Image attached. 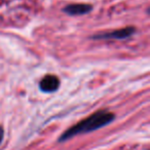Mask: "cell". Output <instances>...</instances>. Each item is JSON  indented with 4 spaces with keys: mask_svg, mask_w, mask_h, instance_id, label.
<instances>
[{
    "mask_svg": "<svg viewBox=\"0 0 150 150\" xmlns=\"http://www.w3.org/2000/svg\"><path fill=\"white\" fill-rule=\"evenodd\" d=\"M114 114L107 110H99L96 113L92 114L91 116L86 117V119L79 121L72 127L68 129L66 132L62 134L59 138V142H64L68 139H71L74 136L80 135V134H86L90 132H94L99 129L105 125H109L114 120Z\"/></svg>",
    "mask_w": 150,
    "mask_h": 150,
    "instance_id": "6da1fadb",
    "label": "cell"
},
{
    "mask_svg": "<svg viewBox=\"0 0 150 150\" xmlns=\"http://www.w3.org/2000/svg\"><path fill=\"white\" fill-rule=\"evenodd\" d=\"M136 29L134 27H127L122 29L114 30L112 32H106V33L97 34V35L92 36V39H125L129 38L135 33Z\"/></svg>",
    "mask_w": 150,
    "mask_h": 150,
    "instance_id": "7a4b0ae2",
    "label": "cell"
},
{
    "mask_svg": "<svg viewBox=\"0 0 150 150\" xmlns=\"http://www.w3.org/2000/svg\"><path fill=\"white\" fill-rule=\"evenodd\" d=\"M60 86V79L56 75H45L39 82V88L44 93H54Z\"/></svg>",
    "mask_w": 150,
    "mask_h": 150,
    "instance_id": "3957f363",
    "label": "cell"
},
{
    "mask_svg": "<svg viewBox=\"0 0 150 150\" xmlns=\"http://www.w3.org/2000/svg\"><path fill=\"white\" fill-rule=\"evenodd\" d=\"M92 9L93 6L91 4H86V3H73V4L66 5L63 8V11L69 16H82L91 13Z\"/></svg>",
    "mask_w": 150,
    "mask_h": 150,
    "instance_id": "277c9868",
    "label": "cell"
},
{
    "mask_svg": "<svg viewBox=\"0 0 150 150\" xmlns=\"http://www.w3.org/2000/svg\"><path fill=\"white\" fill-rule=\"evenodd\" d=\"M3 127H0V144H1V142H2L3 140Z\"/></svg>",
    "mask_w": 150,
    "mask_h": 150,
    "instance_id": "5b68a950",
    "label": "cell"
}]
</instances>
